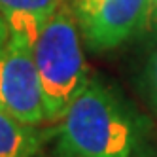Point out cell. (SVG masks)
<instances>
[{"instance_id":"1","label":"cell","mask_w":157,"mask_h":157,"mask_svg":"<svg viewBox=\"0 0 157 157\" xmlns=\"http://www.w3.org/2000/svg\"><path fill=\"white\" fill-rule=\"evenodd\" d=\"M132 125L108 89L89 82L59 119L57 157H131Z\"/></svg>"},{"instance_id":"2","label":"cell","mask_w":157,"mask_h":157,"mask_svg":"<svg viewBox=\"0 0 157 157\" xmlns=\"http://www.w3.org/2000/svg\"><path fill=\"white\" fill-rule=\"evenodd\" d=\"M46 121H59L89 83L74 10L63 4L38 29L32 42Z\"/></svg>"},{"instance_id":"3","label":"cell","mask_w":157,"mask_h":157,"mask_svg":"<svg viewBox=\"0 0 157 157\" xmlns=\"http://www.w3.org/2000/svg\"><path fill=\"white\" fill-rule=\"evenodd\" d=\"M34 34L10 30L0 48V108L27 125L46 121L44 95L32 51Z\"/></svg>"},{"instance_id":"4","label":"cell","mask_w":157,"mask_h":157,"mask_svg":"<svg viewBox=\"0 0 157 157\" xmlns=\"http://www.w3.org/2000/svg\"><path fill=\"white\" fill-rule=\"evenodd\" d=\"M74 15L87 48L106 51L146 29L148 0H74Z\"/></svg>"},{"instance_id":"5","label":"cell","mask_w":157,"mask_h":157,"mask_svg":"<svg viewBox=\"0 0 157 157\" xmlns=\"http://www.w3.org/2000/svg\"><path fill=\"white\" fill-rule=\"evenodd\" d=\"M66 0H0V15L10 30H25L36 36L38 29Z\"/></svg>"},{"instance_id":"6","label":"cell","mask_w":157,"mask_h":157,"mask_svg":"<svg viewBox=\"0 0 157 157\" xmlns=\"http://www.w3.org/2000/svg\"><path fill=\"white\" fill-rule=\"evenodd\" d=\"M46 140L36 125H27L0 108V157H34Z\"/></svg>"},{"instance_id":"7","label":"cell","mask_w":157,"mask_h":157,"mask_svg":"<svg viewBox=\"0 0 157 157\" xmlns=\"http://www.w3.org/2000/svg\"><path fill=\"white\" fill-rule=\"evenodd\" d=\"M146 76H148V85H150V95H151V102L157 110V51L153 53V57L148 64V72H146Z\"/></svg>"},{"instance_id":"8","label":"cell","mask_w":157,"mask_h":157,"mask_svg":"<svg viewBox=\"0 0 157 157\" xmlns=\"http://www.w3.org/2000/svg\"><path fill=\"white\" fill-rule=\"evenodd\" d=\"M146 30L157 34V0H148V19H146Z\"/></svg>"}]
</instances>
